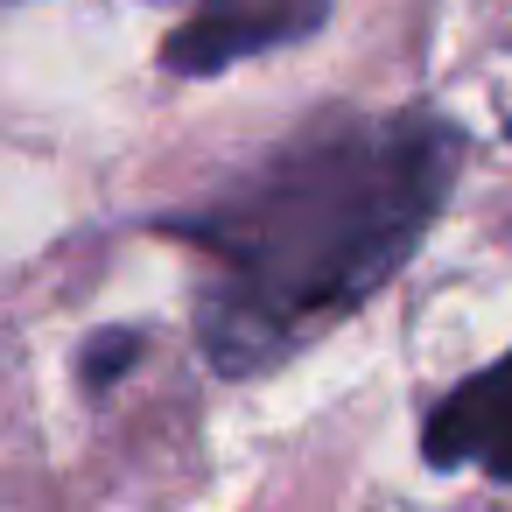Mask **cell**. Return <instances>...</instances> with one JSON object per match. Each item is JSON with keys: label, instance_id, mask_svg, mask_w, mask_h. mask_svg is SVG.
Returning a JSON list of instances; mask_svg holds the SVG:
<instances>
[{"label": "cell", "instance_id": "cell-3", "mask_svg": "<svg viewBox=\"0 0 512 512\" xmlns=\"http://www.w3.org/2000/svg\"><path fill=\"white\" fill-rule=\"evenodd\" d=\"M421 449L428 463L456 470V463H477L491 477H512V351L484 372H470L463 386H449V400L428 414L421 428Z\"/></svg>", "mask_w": 512, "mask_h": 512}, {"label": "cell", "instance_id": "cell-4", "mask_svg": "<svg viewBox=\"0 0 512 512\" xmlns=\"http://www.w3.org/2000/svg\"><path fill=\"white\" fill-rule=\"evenodd\" d=\"M134 351H141V337H134V330H106V337H92V351H85V386L99 393L120 365H134Z\"/></svg>", "mask_w": 512, "mask_h": 512}, {"label": "cell", "instance_id": "cell-1", "mask_svg": "<svg viewBox=\"0 0 512 512\" xmlns=\"http://www.w3.org/2000/svg\"><path fill=\"white\" fill-rule=\"evenodd\" d=\"M463 141L435 113H337L281 141L162 232L204 253V358L225 379L274 372L351 316L449 204Z\"/></svg>", "mask_w": 512, "mask_h": 512}, {"label": "cell", "instance_id": "cell-2", "mask_svg": "<svg viewBox=\"0 0 512 512\" xmlns=\"http://www.w3.org/2000/svg\"><path fill=\"white\" fill-rule=\"evenodd\" d=\"M323 15H330V0H197V15L162 43V64L183 78H211L225 64L316 36Z\"/></svg>", "mask_w": 512, "mask_h": 512}]
</instances>
